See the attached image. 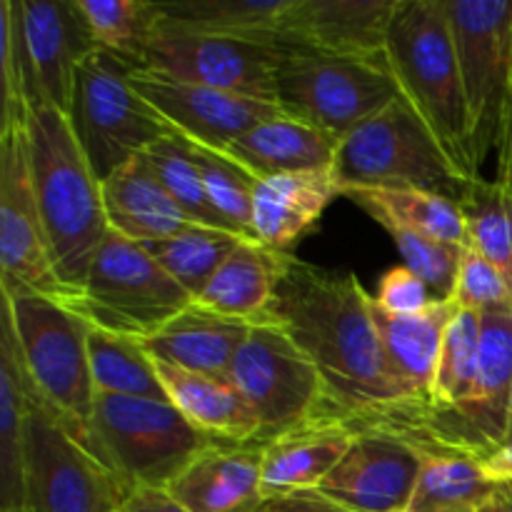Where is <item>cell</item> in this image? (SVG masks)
I'll return each mask as SVG.
<instances>
[{
	"label": "cell",
	"mask_w": 512,
	"mask_h": 512,
	"mask_svg": "<svg viewBox=\"0 0 512 512\" xmlns=\"http://www.w3.org/2000/svg\"><path fill=\"white\" fill-rule=\"evenodd\" d=\"M385 230L393 238L398 253L403 255L405 265L428 283L435 298L448 300L453 295L465 245L445 243V240L428 238V235L413 233V230L405 228H393V225Z\"/></svg>",
	"instance_id": "40"
},
{
	"label": "cell",
	"mask_w": 512,
	"mask_h": 512,
	"mask_svg": "<svg viewBox=\"0 0 512 512\" xmlns=\"http://www.w3.org/2000/svg\"><path fill=\"white\" fill-rule=\"evenodd\" d=\"M158 5L160 15L173 23L288 53L283 25L290 0H170Z\"/></svg>",
	"instance_id": "32"
},
{
	"label": "cell",
	"mask_w": 512,
	"mask_h": 512,
	"mask_svg": "<svg viewBox=\"0 0 512 512\" xmlns=\"http://www.w3.org/2000/svg\"><path fill=\"white\" fill-rule=\"evenodd\" d=\"M258 512H348L340 505L330 503L328 498L318 495L315 490H300V493L268 495Z\"/></svg>",
	"instance_id": "45"
},
{
	"label": "cell",
	"mask_w": 512,
	"mask_h": 512,
	"mask_svg": "<svg viewBox=\"0 0 512 512\" xmlns=\"http://www.w3.org/2000/svg\"><path fill=\"white\" fill-rule=\"evenodd\" d=\"M260 460V443H213L168 490L193 512H258L265 500Z\"/></svg>",
	"instance_id": "20"
},
{
	"label": "cell",
	"mask_w": 512,
	"mask_h": 512,
	"mask_svg": "<svg viewBox=\"0 0 512 512\" xmlns=\"http://www.w3.org/2000/svg\"><path fill=\"white\" fill-rule=\"evenodd\" d=\"M338 195H343V188L333 168L255 180L253 238L265 248L293 255L300 240L318 228Z\"/></svg>",
	"instance_id": "19"
},
{
	"label": "cell",
	"mask_w": 512,
	"mask_h": 512,
	"mask_svg": "<svg viewBox=\"0 0 512 512\" xmlns=\"http://www.w3.org/2000/svg\"><path fill=\"white\" fill-rule=\"evenodd\" d=\"M243 240L248 238L228 233V230L190 225L170 240L145 245V248L158 260L160 268L195 298Z\"/></svg>",
	"instance_id": "36"
},
{
	"label": "cell",
	"mask_w": 512,
	"mask_h": 512,
	"mask_svg": "<svg viewBox=\"0 0 512 512\" xmlns=\"http://www.w3.org/2000/svg\"><path fill=\"white\" fill-rule=\"evenodd\" d=\"M118 512H193L168 488H130L123 493Z\"/></svg>",
	"instance_id": "44"
},
{
	"label": "cell",
	"mask_w": 512,
	"mask_h": 512,
	"mask_svg": "<svg viewBox=\"0 0 512 512\" xmlns=\"http://www.w3.org/2000/svg\"><path fill=\"white\" fill-rule=\"evenodd\" d=\"M355 435L340 420L315 418L260 443L265 498L318 488L348 455Z\"/></svg>",
	"instance_id": "21"
},
{
	"label": "cell",
	"mask_w": 512,
	"mask_h": 512,
	"mask_svg": "<svg viewBox=\"0 0 512 512\" xmlns=\"http://www.w3.org/2000/svg\"><path fill=\"white\" fill-rule=\"evenodd\" d=\"M480 338H483V315L465 308L455 310L445 330L433 380V405L438 413L460 420L465 405L470 403L475 375H478Z\"/></svg>",
	"instance_id": "35"
},
{
	"label": "cell",
	"mask_w": 512,
	"mask_h": 512,
	"mask_svg": "<svg viewBox=\"0 0 512 512\" xmlns=\"http://www.w3.org/2000/svg\"><path fill=\"white\" fill-rule=\"evenodd\" d=\"M373 300L390 315H418L438 298L408 265H395L378 280V295Z\"/></svg>",
	"instance_id": "43"
},
{
	"label": "cell",
	"mask_w": 512,
	"mask_h": 512,
	"mask_svg": "<svg viewBox=\"0 0 512 512\" xmlns=\"http://www.w3.org/2000/svg\"><path fill=\"white\" fill-rule=\"evenodd\" d=\"M400 98L383 60L285 55L275 70V103L288 118L340 140Z\"/></svg>",
	"instance_id": "10"
},
{
	"label": "cell",
	"mask_w": 512,
	"mask_h": 512,
	"mask_svg": "<svg viewBox=\"0 0 512 512\" xmlns=\"http://www.w3.org/2000/svg\"><path fill=\"white\" fill-rule=\"evenodd\" d=\"M228 383L258 418V443L323 418L328 410V393L318 368L273 315L250 325Z\"/></svg>",
	"instance_id": "11"
},
{
	"label": "cell",
	"mask_w": 512,
	"mask_h": 512,
	"mask_svg": "<svg viewBox=\"0 0 512 512\" xmlns=\"http://www.w3.org/2000/svg\"><path fill=\"white\" fill-rule=\"evenodd\" d=\"M340 188H418L460 200L473 178L453 163L433 130L400 95L338 143Z\"/></svg>",
	"instance_id": "6"
},
{
	"label": "cell",
	"mask_w": 512,
	"mask_h": 512,
	"mask_svg": "<svg viewBox=\"0 0 512 512\" xmlns=\"http://www.w3.org/2000/svg\"><path fill=\"white\" fill-rule=\"evenodd\" d=\"M133 85L175 133L215 150H223L255 125L283 115L268 100L183 83L148 70H133Z\"/></svg>",
	"instance_id": "16"
},
{
	"label": "cell",
	"mask_w": 512,
	"mask_h": 512,
	"mask_svg": "<svg viewBox=\"0 0 512 512\" xmlns=\"http://www.w3.org/2000/svg\"><path fill=\"white\" fill-rule=\"evenodd\" d=\"M193 305L148 248L110 230L90 263L85 283L65 308L90 328L145 340Z\"/></svg>",
	"instance_id": "7"
},
{
	"label": "cell",
	"mask_w": 512,
	"mask_h": 512,
	"mask_svg": "<svg viewBox=\"0 0 512 512\" xmlns=\"http://www.w3.org/2000/svg\"><path fill=\"white\" fill-rule=\"evenodd\" d=\"M480 468H483L485 478L493 485L512 483V443L503 445L495 453H490L488 458L480 460Z\"/></svg>",
	"instance_id": "46"
},
{
	"label": "cell",
	"mask_w": 512,
	"mask_h": 512,
	"mask_svg": "<svg viewBox=\"0 0 512 512\" xmlns=\"http://www.w3.org/2000/svg\"><path fill=\"white\" fill-rule=\"evenodd\" d=\"M68 120L100 183L173 133L138 93L133 70L100 48L78 65Z\"/></svg>",
	"instance_id": "8"
},
{
	"label": "cell",
	"mask_w": 512,
	"mask_h": 512,
	"mask_svg": "<svg viewBox=\"0 0 512 512\" xmlns=\"http://www.w3.org/2000/svg\"><path fill=\"white\" fill-rule=\"evenodd\" d=\"M0 75H3L0 130L25 125V113H28V83H25V65L23 55H20L15 0H0Z\"/></svg>",
	"instance_id": "42"
},
{
	"label": "cell",
	"mask_w": 512,
	"mask_h": 512,
	"mask_svg": "<svg viewBox=\"0 0 512 512\" xmlns=\"http://www.w3.org/2000/svg\"><path fill=\"white\" fill-rule=\"evenodd\" d=\"M288 258L290 255L265 248L258 240H243L208 285L195 295L193 305L245 323L270 318Z\"/></svg>",
	"instance_id": "25"
},
{
	"label": "cell",
	"mask_w": 512,
	"mask_h": 512,
	"mask_svg": "<svg viewBox=\"0 0 512 512\" xmlns=\"http://www.w3.org/2000/svg\"><path fill=\"white\" fill-rule=\"evenodd\" d=\"M385 65L400 95L428 123L468 178H480L470 160L460 65L443 0H398L385 40Z\"/></svg>",
	"instance_id": "3"
},
{
	"label": "cell",
	"mask_w": 512,
	"mask_h": 512,
	"mask_svg": "<svg viewBox=\"0 0 512 512\" xmlns=\"http://www.w3.org/2000/svg\"><path fill=\"white\" fill-rule=\"evenodd\" d=\"M15 23L28 105H53L68 115L78 65L98 48L78 0H15Z\"/></svg>",
	"instance_id": "15"
},
{
	"label": "cell",
	"mask_w": 512,
	"mask_h": 512,
	"mask_svg": "<svg viewBox=\"0 0 512 512\" xmlns=\"http://www.w3.org/2000/svg\"><path fill=\"white\" fill-rule=\"evenodd\" d=\"M25 508L30 512H118L123 485L30 390L23 435Z\"/></svg>",
	"instance_id": "12"
},
{
	"label": "cell",
	"mask_w": 512,
	"mask_h": 512,
	"mask_svg": "<svg viewBox=\"0 0 512 512\" xmlns=\"http://www.w3.org/2000/svg\"><path fill=\"white\" fill-rule=\"evenodd\" d=\"M512 395V310L483 315L475 388L460 423L488 458L505 445Z\"/></svg>",
	"instance_id": "24"
},
{
	"label": "cell",
	"mask_w": 512,
	"mask_h": 512,
	"mask_svg": "<svg viewBox=\"0 0 512 512\" xmlns=\"http://www.w3.org/2000/svg\"><path fill=\"white\" fill-rule=\"evenodd\" d=\"M458 205L468 230V248L512 280V178H473Z\"/></svg>",
	"instance_id": "34"
},
{
	"label": "cell",
	"mask_w": 512,
	"mask_h": 512,
	"mask_svg": "<svg viewBox=\"0 0 512 512\" xmlns=\"http://www.w3.org/2000/svg\"><path fill=\"white\" fill-rule=\"evenodd\" d=\"M420 475L408 512H478L495 485L480 468V455L463 445L418 450Z\"/></svg>",
	"instance_id": "31"
},
{
	"label": "cell",
	"mask_w": 512,
	"mask_h": 512,
	"mask_svg": "<svg viewBox=\"0 0 512 512\" xmlns=\"http://www.w3.org/2000/svg\"><path fill=\"white\" fill-rule=\"evenodd\" d=\"M450 300L458 308L475 310L480 315L512 310V280L488 258L473 248H465Z\"/></svg>",
	"instance_id": "41"
},
{
	"label": "cell",
	"mask_w": 512,
	"mask_h": 512,
	"mask_svg": "<svg viewBox=\"0 0 512 512\" xmlns=\"http://www.w3.org/2000/svg\"><path fill=\"white\" fill-rule=\"evenodd\" d=\"M400 512H408V510H400Z\"/></svg>",
	"instance_id": "51"
},
{
	"label": "cell",
	"mask_w": 512,
	"mask_h": 512,
	"mask_svg": "<svg viewBox=\"0 0 512 512\" xmlns=\"http://www.w3.org/2000/svg\"><path fill=\"white\" fill-rule=\"evenodd\" d=\"M25 145L55 270L73 300L110 233L103 185L95 178L63 110L30 103L25 113Z\"/></svg>",
	"instance_id": "2"
},
{
	"label": "cell",
	"mask_w": 512,
	"mask_h": 512,
	"mask_svg": "<svg viewBox=\"0 0 512 512\" xmlns=\"http://www.w3.org/2000/svg\"><path fill=\"white\" fill-rule=\"evenodd\" d=\"M420 465V453L403 438L365 430L315 493L348 512L408 510Z\"/></svg>",
	"instance_id": "17"
},
{
	"label": "cell",
	"mask_w": 512,
	"mask_h": 512,
	"mask_svg": "<svg viewBox=\"0 0 512 512\" xmlns=\"http://www.w3.org/2000/svg\"><path fill=\"white\" fill-rule=\"evenodd\" d=\"M498 178H512V110L508 133H505L503 145L498 148Z\"/></svg>",
	"instance_id": "48"
},
{
	"label": "cell",
	"mask_w": 512,
	"mask_h": 512,
	"mask_svg": "<svg viewBox=\"0 0 512 512\" xmlns=\"http://www.w3.org/2000/svg\"><path fill=\"white\" fill-rule=\"evenodd\" d=\"M5 512H30L28 508H20V510H5Z\"/></svg>",
	"instance_id": "50"
},
{
	"label": "cell",
	"mask_w": 512,
	"mask_h": 512,
	"mask_svg": "<svg viewBox=\"0 0 512 512\" xmlns=\"http://www.w3.org/2000/svg\"><path fill=\"white\" fill-rule=\"evenodd\" d=\"M0 285L68 303L33 190L25 125L0 130Z\"/></svg>",
	"instance_id": "14"
},
{
	"label": "cell",
	"mask_w": 512,
	"mask_h": 512,
	"mask_svg": "<svg viewBox=\"0 0 512 512\" xmlns=\"http://www.w3.org/2000/svg\"><path fill=\"white\" fill-rule=\"evenodd\" d=\"M458 305L453 300H435L428 310L418 315H390L373 300L375 325L388 353L390 365L400 383L415 395L433 405V380L443 350L445 330L453 320ZM435 408V405H433Z\"/></svg>",
	"instance_id": "28"
},
{
	"label": "cell",
	"mask_w": 512,
	"mask_h": 512,
	"mask_svg": "<svg viewBox=\"0 0 512 512\" xmlns=\"http://www.w3.org/2000/svg\"><path fill=\"white\" fill-rule=\"evenodd\" d=\"M343 195L383 228H405L468 248V230L458 200L418 188H345Z\"/></svg>",
	"instance_id": "30"
},
{
	"label": "cell",
	"mask_w": 512,
	"mask_h": 512,
	"mask_svg": "<svg viewBox=\"0 0 512 512\" xmlns=\"http://www.w3.org/2000/svg\"><path fill=\"white\" fill-rule=\"evenodd\" d=\"M478 512H512V483L495 485L490 498L485 500Z\"/></svg>",
	"instance_id": "47"
},
{
	"label": "cell",
	"mask_w": 512,
	"mask_h": 512,
	"mask_svg": "<svg viewBox=\"0 0 512 512\" xmlns=\"http://www.w3.org/2000/svg\"><path fill=\"white\" fill-rule=\"evenodd\" d=\"M100 185L110 230L133 243H163L195 225L170 198L148 155L130 160Z\"/></svg>",
	"instance_id": "22"
},
{
	"label": "cell",
	"mask_w": 512,
	"mask_h": 512,
	"mask_svg": "<svg viewBox=\"0 0 512 512\" xmlns=\"http://www.w3.org/2000/svg\"><path fill=\"white\" fill-rule=\"evenodd\" d=\"M398 0H290L285 48L290 55L383 60Z\"/></svg>",
	"instance_id": "18"
},
{
	"label": "cell",
	"mask_w": 512,
	"mask_h": 512,
	"mask_svg": "<svg viewBox=\"0 0 512 512\" xmlns=\"http://www.w3.org/2000/svg\"><path fill=\"white\" fill-rule=\"evenodd\" d=\"M188 148L215 210L223 215L225 223L235 233L243 238H253V190L258 178H253L243 165L235 163L223 150L208 148V145L193 143V140H188Z\"/></svg>",
	"instance_id": "39"
},
{
	"label": "cell",
	"mask_w": 512,
	"mask_h": 512,
	"mask_svg": "<svg viewBox=\"0 0 512 512\" xmlns=\"http://www.w3.org/2000/svg\"><path fill=\"white\" fill-rule=\"evenodd\" d=\"M512 443V395H510V413H508V435H505V445Z\"/></svg>",
	"instance_id": "49"
},
{
	"label": "cell",
	"mask_w": 512,
	"mask_h": 512,
	"mask_svg": "<svg viewBox=\"0 0 512 512\" xmlns=\"http://www.w3.org/2000/svg\"><path fill=\"white\" fill-rule=\"evenodd\" d=\"M250 325L253 323L223 318L198 305H190L188 310L175 315L165 328L140 343L148 350L150 358L160 363L228 380L235 355L248 338Z\"/></svg>",
	"instance_id": "23"
},
{
	"label": "cell",
	"mask_w": 512,
	"mask_h": 512,
	"mask_svg": "<svg viewBox=\"0 0 512 512\" xmlns=\"http://www.w3.org/2000/svg\"><path fill=\"white\" fill-rule=\"evenodd\" d=\"M88 358L95 393L168 400L160 385L155 360L140 340L90 328Z\"/></svg>",
	"instance_id": "33"
},
{
	"label": "cell",
	"mask_w": 512,
	"mask_h": 512,
	"mask_svg": "<svg viewBox=\"0 0 512 512\" xmlns=\"http://www.w3.org/2000/svg\"><path fill=\"white\" fill-rule=\"evenodd\" d=\"M95 45L123 60L130 70L143 65L145 45L160 18L158 3L145 0H78Z\"/></svg>",
	"instance_id": "37"
},
{
	"label": "cell",
	"mask_w": 512,
	"mask_h": 512,
	"mask_svg": "<svg viewBox=\"0 0 512 512\" xmlns=\"http://www.w3.org/2000/svg\"><path fill=\"white\" fill-rule=\"evenodd\" d=\"M30 385L8 320H0V512L25 508L23 435Z\"/></svg>",
	"instance_id": "29"
},
{
	"label": "cell",
	"mask_w": 512,
	"mask_h": 512,
	"mask_svg": "<svg viewBox=\"0 0 512 512\" xmlns=\"http://www.w3.org/2000/svg\"><path fill=\"white\" fill-rule=\"evenodd\" d=\"M3 318L13 330L25 375L38 400L90 453L95 408L88 358L90 325L58 300L30 290H3Z\"/></svg>",
	"instance_id": "4"
},
{
	"label": "cell",
	"mask_w": 512,
	"mask_h": 512,
	"mask_svg": "<svg viewBox=\"0 0 512 512\" xmlns=\"http://www.w3.org/2000/svg\"><path fill=\"white\" fill-rule=\"evenodd\" d=\"M285 55L268 45L205 33L160 15L140 70L275 103V70Z\"/></svg>",
	"instance_id": "13"
},
{
	"label": "cell",
	"mask_w": 512,
	"mask_h": 512,
	"mask_svg": "<svg viewBox=\"0 0 512 512\" xmlns=\"http://www.w3.org/2000/svg\"><path fill=\"white\" fill-rule=\"evenodd\" d=\"M270 315L313 360L328 393L323 418L355 433L380 430L415 450L463 445L483 458L463 425L415 398L390 365L373 298L350 270H328L290 255Z\"/></svg>",
	"instance_id": "1"
},
{
	"label": "cell",
	"mask_w": 512,
	"mask_h": 512,
	"mask_svg": "<svg viewBox=\"0 0 512 512\" xmlns=\"http://www.w3.org/2000/svg\"><path fill=\"white\" fill-rule=\"evenodd\" d=\"M90 453L123 490L170 488L218 440L200 433L170 400L95 393Z\"/></svg>",
	"instance_id": "5"
},
{
	"label": "cell",
	"mask_w": 512,
	"mask_h": 512,
	"mask_svg": "<svg viewBox=\"0 0 512 512\" xmlns=\"http://www.w3.org/2000/svg\"><path fill=\"white\" fill-rule=\"evenodd\" d=\"M460 65L475 175L498 153L512 110V0H443Z\"/></svg>",
	"instance_id": "9"
},
{
	"label": "cell",
	"mask_w": 512,
	"mask_h": 512,
	"mask_svg": "<svg viewBox=\"0 0 512 512\" xmlns=\"http://www.w3.org/2000/svg\"><path fill=\"white\" fill-rule=\"evenodd\" d=\"M145 155H148L150 165H153V170L158 173L160 183L165 185L170 198L178 203V208L183 210L195 225L235 233V230L225 223L223 215L215 210L213 200H210L208 190H205L203 178H200L198 165H195L193 155H190L188 140H185L183 135H178L173 130V133L165 135L163 140H158Z\"/></svg>",
	"instance_id": "38"
},
{
	"label": "cell",
	"mask_w": 512,
	"mask_h": 512,
	"mask_svg": "<svg viewBox=\"0 0 512 512\" xmlns=\"http://www.w3.org/2000/svg\"><path fill=\"white\" fill-rule=\"evenodd\" d=\"M253 178L333 168L338 140L308 123L278 115L238 135L223 148Z\"/></svg>",
	"instance_id": "26"
},
{
	"label": "cell",
	"mask_w": 512,
	"mask_h": 512,
	"mask_svg": "<svg viewBox=\"0 0 512 512\" xmlns=\"http://www.w3.org/2000/svg\"><path fill=\"white\" fill-rule=\"evenodd\" d=\"M165 398L208 438L218 443H258L260 423L228 380L190 373L155 360Z\"/></svg>",
	"instance_id": "27"
}]
</instances>
